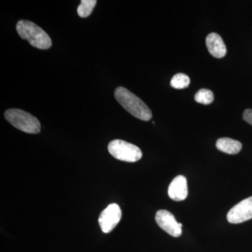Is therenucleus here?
Wrapping results in <instances>:
<instances>
[{
  "instance_id": "1",
  "label": "nucleus",
  "mask_w": 252,
  "mask_h": 252,
  "mask_svg": "<svg viewBox=\"0 0 252 252\" xmlns=\"http://www.w3.org/2000/svg\"><path fill=\"white\" fill-rule=\"evenodd\" d=\"M114 97L121 105L137 119L148 122L152 118V112L143 101L126 88L119 86L114 91Z\"/></svg>"
},
{
  "instance_id": "2",
  "label": "nucleus",
  "mask_w": 252,
  "mask_h": 252,
  "mask_svg": "<svg viewBox=\"0 0 252 252\" xmlns=\"http://www.w3.org/2000/svg\"><path fill=\"white\" fill-rule=\"evenodd\" d=\"M16 31L23 39H26L36 49L47 50L52 46V40L42 28L31 21L21 20L16 25Z\"/></svg>"
},
{
  "instance_id": "3",
  "label": "nucleus",
  "mask_w": 252,
  "mask_h": 252,
  "mask_svg": "<svg viewBox=\"0 0 252 252\" xmlns=\"http://www.w3.org/2000/svg\"><path fill=\"white\" fill-rule=\"evenodd\" d=\"M4 118L18 130L29 134H37L41 130L39 121L31 114L19 109H9L4 112Z\"/></svg>"
},
{
  "instance_id": "4",
  "label": "nucleus",
  "mask_w": 252,
  "mask_h": 252,
  "mask_svg": "<svg viewBox=\"0 0 252 252\" xmlns=\"http://www.w3.org/2000/svg\"><path fill=\"white\" fill-rule=\"evenodd\" d=\"M109 154L122 161L135 162L142 157V151L137 146L122 140H114L109 142Z\"/></svg>"
},
{
  "instance_id": "5",
  "label": "nucleus",
  "mask_w": 252,
  "mask_h": 252,
  "mask_svg": "<svg viewBox=\"0 0 252 252\" xmlns=\"http://www.w3.org/2000/svg\"><path fill=\"white\" fill-rule=\"evenodd\" d=\"M122 212L117 204H110L99 215L98 222L101 230L104 233H109L122 220Z\"/></svg>"
},
{
  "instance_id": "6",
  "label": "nucleus",
  "mask_w": 252,
  "mask_h": 252,
  "mask_svg": "<svg viewBox=\"0 0 252 252\" xmlns=\"http://www.w3.org/2000/svg\"><path fill=\"white\" fill-rule=\"evenodd\" d=\"M252 219V196L242 200L230 209L227 220L230 223H241Z\"/></svg>"
},
{
  "instance_id": "7",
  "label": "nucleus",
  "mask_w": 252,
  "mask_h": 252,
  "mask_svg": "<svg viewBox=\"0 0 252 252\" xmlns=\"http://www.w3.org/2000/svg\"><path fill=\"white\" fill-rule=\"evenodd\" d=\"M155 219L158 226L169 235L175 238H178L182 235V228H180L178 222L170 212L165 210H158Z\"/></svg>"
},
{
  "instance_id": "8",
  "label": "nucleus",
  "mask_w": 252,
  "mask_h": 252,
  "mask_svg": "<svg viewBox=\"0 0 252 252\" xmlns=\"http://www.w3.org/2000/svg\"><path fill=\"white\" fill-rule=\"evenodd\" d=\"M168 195L175 201H182L187 198L188 195V186L185 177L179 175L172 180L169 186Z\"/></svg>"
},
{
  "instance_id": "9",
  "label": "nucleus",
  "mask_w": 252,
  "mask_h": 252,
  "mask_svg": "<svg viewBox=\"0 0 252 252\" xmlns=\"http://www.w3.org/2000/svg\"><path fill=\"white\" fill-rule=\"evenodd\" d=\"M206 46L210 54L217 59H221L226 54V46L221 36L217 33L212 32L207 35Z\"/></svg>"
},
{
  "instance_id": "10",
  "label": "nucleus",
  "mask_w": 252,
  "mask_h": 252,
  "mask_svg": "<svg viewBox=\"0 0 252 252\" xmlns=\"http://www.w3.org/2000/svg\"><path fill=\"white\" fill-rule=\"evenodd\" d=\"M216 147L223 153L235 155L241 151L242 144L233 139L222 137L217 141Z\"/></svg>"
},
{
  "instance_id": "11",
  "label": "nucleus",
  "mask_w": 252,
  "mask_h": 252,
  "mask_svg": "<svg viewBox=\"0 0 252 252\" xmlns=\"http://www.w3.org/2000/svg\"><path fill=\"white\" fill-rule=\"evenodd\" d=\"M96 4V0H81V4L77 8L78 15L81 18L89 17L94 11Z\"/></svg>"
},
{
  "instance_id": "12",
  "label": "nucleus",
  "mask_w": 252,
  "mask_h": 252,
  "mask_svg": "<svg viewBox=\"0 0 252 252\" xmlns=\"http://www.w3.org/2000/svg\"><path fill=\"white\" fill-rule=\"evenodd\" d=\"M190 84V78L187 74L179 73L172 78L170 85L176 89H183L188 87Z\"/></svg>"
},
{
  "instance_id": "13",
  "label": "nucleus",
  "mask_w": 252,
  "mask_h": 252,
  "mask_svg": "<svg viewBox=\"0 0 252 252\" xmlns=\"http://www.w3.org/2000/svg\"><path fill=\"white\" fill-rule=\"evenodd\" d=\"M195 100L202 104H210L214 101V94L208 89H200L195 95Z\"/></svg>"
},
{
  "instance_id": "14",
  "label": "nucleus",
  "mask_w": 252,
  "mask_h": 252,
  "mask_svg": "<svg viewBox=\"0 0 252 252\" xmlns=\"http://www.w3.org/2000/svg\"><path fill=\"white\" fill-rule=\"evenodd\" d=\"M243 117L245 122L252 126V109H245L243 112Z\"/></svg>"
},
{
  "instance_id": "15",
  "label": "nucleus",
  "mask_w": 252,
  "mask_h": 252,
  "mask_svg": "<svg viewBox=\"0 0 252 252\" xmlns=\"http://www.w3.org/2000/svg\"><path fill=\"white\" fill-rule=\"evenodd\" d=\"M179 225H180V228H182V223H179Z\"/></svg>"
}]
</instances>
